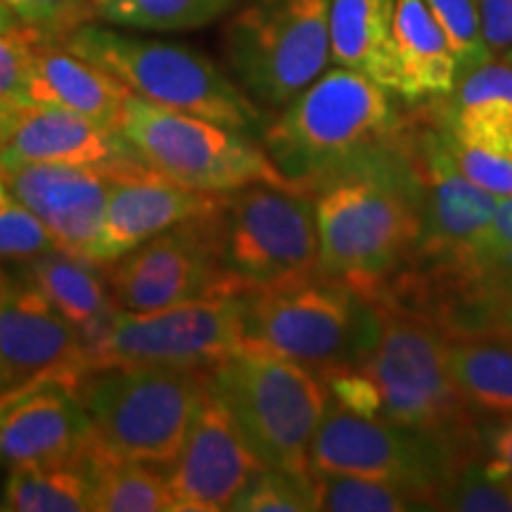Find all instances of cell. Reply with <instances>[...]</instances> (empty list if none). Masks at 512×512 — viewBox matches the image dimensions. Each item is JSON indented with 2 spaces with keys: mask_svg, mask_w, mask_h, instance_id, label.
I'll return each mask as SVG.
<instances>
[{
  "mask_svg": "<svg viewBox=\"0 0 512 512\" xmlns=\"http://www.w3.org/2000/svg\"><path fill=\"white\" fill-rule=\"evenodd\" d=\"M318 275L380 304L422 233L420 181L401 145L313 192Z\"/></svg>",
  "mask_w": 512,
  "mask_h": 512,
  "instance_id": "6da1fadb",
  "label": "cell"
},
{
  "mask_svg": "<svg viewBox=\"0 0 512 512\" xmlns=\"http://www.w3.org/2000/svg\"><path fill=\"white\" fill-rule=\"evenodd\" d=\"M392 98L356 69H330L264 128V150L294 185L313 195L323 183L401 145L403 114Z\"/></svg>",
  "mask_w": 512,
  "mask_h": 512,
  "instance_id": "7a4b0ae2",
  "label": "cell"
},
{
  "mask_svg": "<svg viewBox=\"0 0 512 512\" xmlns=\"http://www.w3.org/2000/svg\"><path fill=\"white\" fill-rule=\"evenodd\" d=\"M380 328L361 366L382 396V420L482 456L479 422L460 399L446 366V335L430 318L396 304H375Z\"/></svg>",
  "mask_w": 512,
  "mask_h": 512,
  "instance_id": "3957f363",
  "label": "cell"
},
{
  "mask_svg": "<svg viewBox=\"0 0 512 512\" xmlns=\"http://www.w3.org/2000/svg\"><path fill=\"white\" fill-rule=\"evenodd\" d=\"M64 48L98 64L152 105L216 121L242 133H264L259 105L211 57L181 43L83 24L60 38Z\"/></svg>",
  "mask_w": 512,
  "mask_h": 512,
  "instance_id": "277c9868",
  "label": "cell"
},
{
  "mask_svg": "<svg viewBox=\"0 0 512 512\" xmlns=\"http://www.w3.org/2000/svg\"><path fill=\"white\" fill-rule=\"evenodd\" d=\"M209 389L261 465L311 482V441L332 401L323 375L287 358L242 349L211 368Z\"/></svg>",
  "mask_w": 512,
  "mask_h": 512,
  "instance_id": "5b68a950",
  "label": "cell"
},
{
  "mask_svg": "<svg viewBox=\"0 0 512 512\" xmlns=\"http://www.w3.org/2000/svg\"><path fill=\"white\" fill-rule=\"evenodd\" d=\"M242 302V349L302 363L318 375L358 366L380 328L375 304L318 273L249 292Z\"/></svg>",
  "mask_w": 512,
  "mask_h": 512,
  "instance_id": "8992f818",
  "label": "cell"
},
{
  "mask_svg": "<svg viewBox=\"0 0 512 512\" xmlns=\"http://www.w3.org/2000/svg\"><path fill=\"white\" fill-rule=\"evenodd\" d=\"M211 370L110 366L88 373L76 394L95 434L121 458L166 470L181 453Z\"/></svg>",
  "mask_w": 512,
  "mask_h": 512,
  "instance_id": "52a82bcc",
  "label": "cell"
},
{
  "mask_svg": "<svg viewBox=\"0 0 512 512\" xmlns=\"http://www.w3.org/2000/svg\"><path fill=\"white\" fill-rule=\"evenodd\" d=\"M117 131L147 166L185 188L228 195L254 183L304 192L247 133L128 93ZM309 195V192H306Z\"/></svg>",
  "mask_w": 512,
  "mask_h": 512,
  "instance_id": "ba28073f",
  "label": "cell"
},
{
  "mask_svg": "<svg viewBox=\"0 0 512 512\" xmlns=\"http://www.w3.org/2000/svg\"><path fill=\"white\" fill-rule=\"evenodd\" d=\"M230 76L283 110L330 62V0H245L223 29Z\"/></svg>",
  "mask_w": 512,
  "mask_h": 512,
  "instance_id": "9c48e42d",
  "label": "cell"
},
{
  "mask_svg": "<svg viewBox=\"0 0 512 512\" xmlns=\"http://www.w3.org/2000/svg\"><path fill=\"white\" fill-rule=\"evenodd\" d=\"M226 271L247 294L318 273L313 195L254 183L223 195L216 214Z\"/></svg>",
  "mask_w": 512,
  "mask_h": 512,
  "instance_id": "30bf717a",
  "label": "cell"
},
{
  "mask_svg": "<svg viewBox=\"0 0 512 512\" xmlns=\"http://www.w3.org/2000/svg\"><path fill=\"white\" fill-rule=\"evenodd\" d=\"M479 458V456H475ZM453 451L444 441L387 420L363 418L330 401L311 441L313 472L380 479L403 486L439 510V496L460 467L475 460Z\"/></svg>",
  "mask_w": 512,
  "mask_h": 512,
  "instance_id": "8fae6325",
  "label": "cell"
},
{
  "mask_svg": "<svg viewBox=\"0 0 512 512\" xmlns=\"http://www.w3.org/2000/svg\"><path fill=\"white\" fill-rule=\"evenodd\" d=\"M242 311V297L197 299L145 313L121 309L88 351L91 368L211 370L242 351Z\"/></svg>",
  "mask_w": 512,
  "mask_h": 512,
  "instance_id": "7c38bea8",
  "label": "cell"
},
{
  "mask_svg": "<svg viewBox=\"0 0 512 512\" xmlns=\"http://www.w3.org/2000/svg\"><path fill=\"white\" fill-rule=\"evenodd\" d=\"M219 207L164 230L110 264L107 283L119 309L145 313L197 299L247 297L221 261Z\"/></svg>",
  "mask_w": 512,
  "mask_h": 512,
  "instance_id": "4fadbf2b",
  "label": "cell"
},
{
  "mask_svg": "<svg viewBox=\"0 0 512 512\" xmlns=\"http://www.w3.org/2000/svg\"><path fill=\"white\" fill-rule=\"evenodd\" d=\"M91 373L86 349L72 325L46 294L24 275L10 278L0 271V384L3 389L34 377L76 389Z\"/></svg>",
  "mask_w": 512,
  "mask_h": 512,
  "instance_id": "5bb4252c",
  "label": "cell"
},
{
  "mask_svg": "<svg viewBox=\"0 0 512 512\" xmlns=\"http://www.w3.org/2000/svg\"><path fill=\"white\" fill-rule=\"evenodd\" d=\"M261 467L266 465L254 456L226 406L209 389L181 453L164 470L174 512L230 510Z\"/></svg>",
  "mask_w": 512,
  "mask_h": 512,
  "instance_id": "9a60e30c",
  "label": "cell"
},
{
  "mask_svg": "<svg viewBox=\"0 0 512 512\" xmlns=\"http://www.w3.org/2000/svg\"><path fill=\"white\" fill-rule=\"evenodd\" d=\"M221 200L223 195L185 188L147 164L119 171L88 261L110 266L164 230L209 214Z\"/></svg>",
  "mask_w": 512,
  "mask_h": 512,
  "instance_id": "2e32d148",
  "label": "cell"
},
{
  "mask_svg": "<svg viewBox=\"0 0 512 512\" xmlns=\"http://www.w3.org/2000/svg\"><path fill=\"white\" fill-rule=\"evenodd\" d=\"M117 174L72 164L5 166L15 202L43 221L57 249L88 259L98 240L107 197Z\"/></svg>",
  "mask_w": 512,
  "mask_h": 512,
  "instance_id": "e0dca14e",
  "label": "cell"
},
{
  "mask_svg": "<svg viewBox=\"0 0 512 512\" xmlns=\"http://www.w3.org/2000/svg\"><path fill=\"white\" fill-rule=\"evenodd\" d=\"M93 437V420L76 389L43 384L0 418V467L76 465Z\"/></svg>",
  "mask_w": 512,
  "mask_h": 512,
  "instance_id": "ac0fdd59",
  "label": "cell"
},
{
  "mask_svg": "<svg viewBox=\"0 0 512 512\" xmlns=\"http://www.w3.org/2000/svg\"><path fill=\"white\" fill-rule=\"evenodd\" d=\"M0 159L3 166L72 164L112 174L145 164L117 128L43 105L19 112V124L8 145L0 150Z\"/></svg>",
  "mask_w": 512,
  "mask_h": 512,
  "instance_id": "d6986e66",
  "label": "cell"
},
{
  "mask_svg": "<svg viewBox=\"0 0 512 512\" xmlns=\"http://www.w3.org/2000/svg\"><path fill=\"white\" fill-rule=\"evenodd\" d=\"M128 93L131 91L117 76L83 60L55 38H43L31 31V107H60L102 126L117 128Z\"/></svg>",
  "mask_w": 512,
  "mask_h": 512,
  "instance_id": "ffe728a7",
  "label": "cell"
},
{
  "mask_svg": "<svg viewBox=\"0 0 512 512\" xmlns=\"http://www.w3.org/2000/svg\"><path fill=\"white\" fill-rule=\"evenodd\" d=\"M430 105L460 143L512 159V64L503 57L479 64Z\"/></svg>",
  "mask_w": 512,
  "mask_h": 512,
  "instance_id": "44dd1931",
  "label": "cell"
},
{
  "mask_svg": "<svg viewBox=\"0 0 512 512\" xmlns=\"http://www.w3.org/2000/svg\"><path fill=\"white\" fill-rule=\"evenodd\" d=\"M100 268L83 256L53 249L27 261L22 271L24 278L46 294L57 313L76 330L86 354L100 342L121 311Z\"/></svg>",
  "mask_w": 512,
  "mask_h": 512,
  "instance_id": "7402d4cb",
  "label": "cell"
},
{
  "mask_svg": "<svg viewBox=\"0 0 512 512\" xmlns=\"http://www.w3.org/2000/svg\"><path fill=\"white\" fill-rule=\"evenodd\" d=\"M392 41L399 93L408 107L444 98L456 88L458 64L425 0H394Z\"/></svg>",
  "mask_w": 512,
  "mask_h": 512,
  "instance_id": "603a6c76",
  "label": "cell"
},
{
  "mask_svg": "<svg viewBox=\"0 0 512 512\" xmlns=\"http://www.w3.org/2000/svg\"><path fill=\"white\" fill-rule=\"evenodd\" d=\"M446 366L460 399L475 418L512 415V335L503 330L446 337Z\"/></svg>",
  "mask_w": 512,
  "mask_h": 512,
  "instance_id": "cb8c5ba5",
  "label": "cell"
},
{
  "mask_svg": "<svg viewBox=\"0 0 512 512\" xmlns=\"http://www.w3.org/2000/svg\"><path fill=\"white\" fill-rule=\"evenodd\" d=\"M394 0H330V62L399 93L392 41Z\"/></svg>",
  "mask_w": 512,
  "mask_h": 512,
  "instance_id": "d4e9b609",
  "label": "cell"
},
{
  "mask_svg": "<svg viewBox=\"0 0 512 512\" xmlns=\"http://www.w3.org/2000/svg\"><path fill=\"white\" fill-rule=\"evenodd\" d=\"M91 482L95 512H174L164 470L121 458L95 434L79 463Z\"/></svg>",
  "mask_w": 512,
  "mask_h": 512,
  "instance_id": "484cf974",
  "label": "cell"
},
{
  "mask_svg": "<svg viewBox=\"0 0 512 512\" xmlns=\"http://www.w3.org/2000/svg\"><path fill=\"white\" fill-rule=\"evenodd\" d=\"M3 510L86 512L91 510V482L79 465L12 467L5 477Z\"/></svg>",
  "mask_w": 512,
  "mask_h": 512,
  "instance_id": "4316f807",
  "label": "cell"
},
{
  "mask_svg": "<svg viewBox=\"0 0 512 512\" xmlns=\"http://www.w3.org/2000/svg\"><path fill=\"white\" fill-rule=\"evenodd\" d=\"M235 0H93L95 19L140 31H192L216 22Z\"/></svg>",
  "mask_w": 512,
  "mask_h": 512,
  "instance_id": "83f0119b",
  "label": "cell"
},
{
  "mask_svg": "<svg viewBox=\"0 0 512 512\" xmlns=\"http://www.w3.org/2000/svg\"><path fill=\"white\" fill-rule=\"evenodd\" d=\"M311 491L316 510L325 512H408L427 510L418 496L403 486L380 479L313 472Z\"/></svg>",
  "mask_w": 512,
  "mask_h": 512,
  "instance_id": "f1b7e54d",
  "label": "cell"
},
{
  "mask_svg": "<svg viewBox=\"0 0 512 512\" xmlns=\"http://www.w3.org/2000/svg\"><path fill=\"white\" fill-rule=\"evenodd\" d=\"M472 280L482 304L501 323L512 302V197H498L494 223L472 266Z\"/></svg>",
  "mask_w": 512,
  "mask_h": 512,
  "instance_id": "f546056e",
  "label": "cell"
},
{
  "mask_svg": "<svg viewBox=\"0 0 512 512\" xmlns=\"http://www.w3.org/2000/svg\"><path fill=\"white\" fill-rule=\"evenodd\" d=\"M425 3L456 57L458 81L494 57L484 43L477 0H425Z\"/></svg>",
  "mask_w": 512,
  "mask_h": 512,
  "instance_id": "4dcf8cb0",
  "label": "cell"
},
{
  "mask_svg": "<svg viewBox=\"0 0 512 512\" xmlns=\"http://www.w3.org/2000/svg\"><path fill=\"white\" fill-rule=\"evenodd\" d=\"M230 510L238 512H311L313 503L311 482L287 475L283 470L261 467L249 484L240 491Z\"/></svg>",
  "mask_w": 512,
  "mask_h": 512,
  "instance_id": "1f68e13d",
  "label": "cell"
},
{
  "mask_svg": "<svg viewBox=\"0 0 512 512\" xmlns=\"http://www.w3.org/2000/svg\"><path fill=\"white\" fill-rule=\"evenodd\" d=\"M439 510L512 512V489L505 482L486 477L479 456L448 479L439 496Z\"/></svg>",
  "mask_w": 512,
  "mask_h": 512,
  "instance_id": "d6a6232c",
  "label": "cell"
},
{
  "mask_svg": "<svg viewBox=\"0 0 512 512\" xmlns=\"http://www.w3.org/2000/svg\"><path fill=\"white\" fill-rule=\"evenodd\" d=\"M24 27L43 38L60 41L74 29L93 22V0H3Z\"/></svg>",
  "mask_w": 512,
  "mask_h": 512,
  "instance_id": "836d02e7",
  "label": "cell"
},
{
  "mask_svg": "<svg viewBox=\"0 0 512 512\" xmlns=\"http://www.w3.org/2000/svg\"><path fill=\"white\" fill-rule=\"evenodd\" d=\"M57 249L53 233L19 202L0 207V259L31 261Z\"/></svg>",
  "mask_w": 512,
  "mask_h": 512,
  "instance_id": "e575fe53",
  "label": "cell"
},
{
  "mask_svg": "<svg viewBox=\"0 0 512 512\" xmlns=\"http://www.w3.org/2000/svg\"><path fill=\"white\" fill-rule=\"evenodd\" d=\"M441 121V119H439ZM446 131V126H444ZM446 147L460 176L496 197H512V159L460 143L446 131Z\"/></svg>",
  "mask_w": 512,
  "mask_h": 512,
  "instance_id": "d590c367",
  "label": "cell"
},
{
  "mask_svg": "<svg viewBox=\"0 0 512 512\" xmlns=\"http://www.w3.org/2000/svg\"><path fill=\"white\" fill-rule=\"evenodd\" d=\"M31 67V29L17 34H0V102L27 110Z\"/></svg>",
  "mask_w": 512,
  "mask_h": 512,
  "instance_id": "8d00e7d4",
  "label": "cell"
},
{
  "mask_svg": "<svg viewBox=\"0 0 512 512\" xmlns=\"http://www.w3.org/2000/svg\"><path fill=\"white\" fill-rule=\"evenodd\" d=\"M332 401L363 418H382V396L373 377L361 366H344L323 375Z\"/></svg>",
  "mask_w": 512,
  "mask_h": 512,
  "instance_id": "74e56055",
  "label": "cell"
},
{
  "mask_svg": "<svg viewBox=\"0 0 512 512\" xmlns=\"http://www.w3.org/2000/svg\"><path fill=\"white\" fill-rule=\"evenodd\" d=\"M482 470L486 477L503 482L512 472V415L498 420H482Z\"/></svg>",
  "mask_w": 512,
  "mask_h": 512,
  "instance_id": "f35d334b",
  "label": "cell"
},
{
  "mask_svg": "<svg viewBox=\"0 0 512 512\" xmlns=\"http://www.w3.org/2000/svg\"><path fill=\"white\" fill-rule=\"evenodd\" d=\"M484 43L491 55L512 48V0H477Z\"/></svg>",
  "mask_w": 512,
  "mask_h": 512,
  "instance_id": "ab89813d",
  "label": "cell"
},
{
  "mask_svg": "<svg viewBox=\"0 0 512 512\" xmlns=\"http://www.w3.org/2000/svg\"><path fill=\"white\" fill-rule=\"evenodd\" d=\"M53 382H57V380H53V377H34V380L19 382V384H15V387L0 389V418H3V415L8 413L19 399H24V396L31 392H36V389L43 387V384H53Z\"/></svg>",
  "mask_w": 512,
  "mask_h": 512,
  "instance_id": "60d3db41",
  "label": "cell"
},
{
  "mask_svg": "<svg viewBox=\"0 0 512 512\" xmlns=\"http://www.w3.org/2000/svg\"><path fill=\"white\" fill-rule=\"evenodd\" d=\"M19 112H22V110H17V107H10V105H5V102H0V150L8 145L12 133H15V128L19 124Z\"/></svg>",
  "mask_w": 512,
  "mask_h": 512,
  "instance_id": "b9f144b4",
  "label": "cell"
},
{
  "mask_svg": "<svg viewBox=\"0 0 512 512\" xmlns=\"http://www.w3.org/2000/svg\"><path fill=\"white\" fill-rule=\"evenodd\" d=\"M24 24L19 22L15 12H12L8 5L0 0V34H17V31H22Z\"/></svg>",
  "mask_w": 512,
  "mask_h": 512,
  "instance_id": "7bdbcfd3",
  "label": "cell"
},
{
  "mask_svg": "<svg viewBox=\"0 0 512 512\" xmlns=\"http://www.w3.org/2000/svg\"><path fill=\"white\" fill-rule=\"evenodd\" d=\"M12 202H15V197H12L8 181H5V166H3V159H0V207H5V204H12Z\"/></svg>",
  "mask_w": 512,
  "mask_h": 512,
  "instance_id": "ee69618b",
  "label": "cell"
},
{
  "mask_svg": "<svg viewBox=\"0 0 512 512\" xmlns=\"http://www.w3.org/2000/svg\"><path fill=\"white\" fill-rule=\"evenodd\" d=\"M501 330L508 332V335H512V302L505 306L503 311V318H501Z\"/></svg>",
  "mask_w": 512,
  "mask_h": 512,
  "instance_id": "f6af8a7d",
  "label": "cell"
},
{
  "mask_svg": "<svg viewBox=\"0 0 512 512\" xmlns=\"http://www.w3.org/2000/svg\"><path fill=\"white\" fill-rule=\"evenodd\" d=\"M3 489H5V479H3V467H0V510H3Z\"/></svg>",
  "mask_w": 512,
  "mask_h": 512,
  "instance_id": "bcb514c9",
  "label": "cell"
},
{
  "mask_svg": "<svg viewBox=\"0 0 512 512\" xmlns=\"http://www.w3.org/2000/svg\"><path fill=\"white\" fill-rule=\"evenodd\" d=\"M501 57H503V60L508 62V64H512V48H510V50H505V53H503Z\"/></svg>",
  "mask_w": 512,
  "mask_h": 512,
  "instance_id": "7dc6e473",
  "label": "cell"
},
{
  "mask_svg": "<svg viewBox=\"0 0 512 512\" xmlns=\"http://www.w3.org/2000/svg\"><path fill=\"white\" fill-rule=\"evenodd\" d=\"M503 482H505V484H508V486H510V489H512V472H510V475H508V477H505V479H503Z\"/></svg>",
  "mask_w": 512,
  "mask_h": 512,
  "instance_id": "c3c4849f",
  "label": "cell"
},
{
  "mask_svg": "<svg viewBox=\"0 0 512 512\" xmlns=\"http://www.w3.org/2000/svg\"><path fill=\"white\" fill-rule=\"evenodd\" d=\"M0 389H3V384H0Z\"/></svg>",
  "mask_w": 512,
  "mask_h": 512,
  "instance_id": "681fc988",
  "label": "cell"
}]
</instances>
